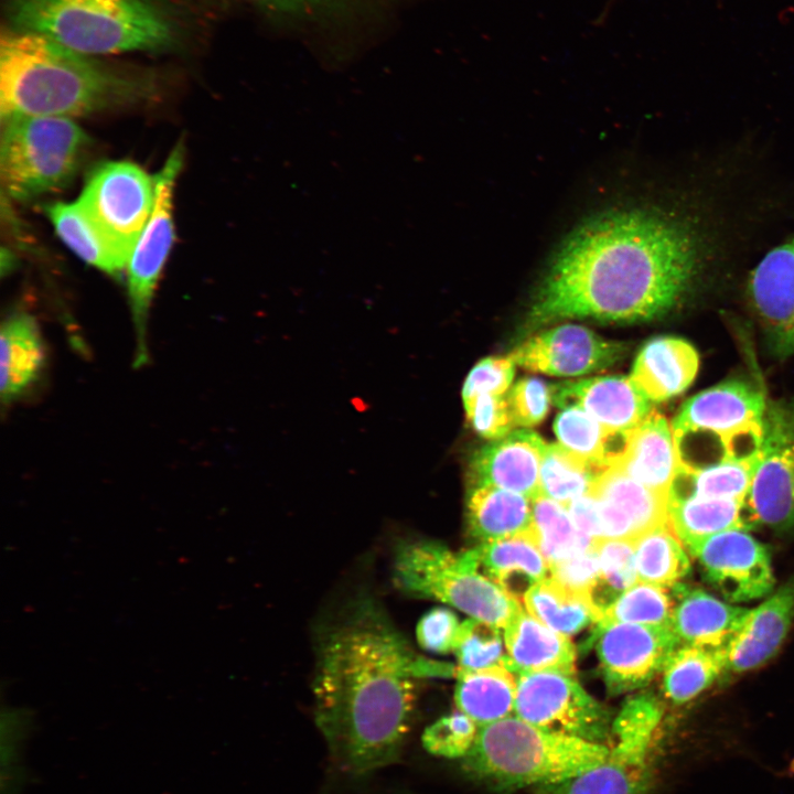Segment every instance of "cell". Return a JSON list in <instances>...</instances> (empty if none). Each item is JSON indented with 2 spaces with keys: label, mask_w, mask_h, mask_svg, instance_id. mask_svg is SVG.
Returning <instances> with one entry per match:
<instances>
[{
  "label": "cell",
  "mask_w": 794,
  "mask_h": 794,
  "mask_svg": "<svg viewBox=\"0 0 794 794\" xmlns=\"http://www.w3.org/2000/svg\"><path fill=\"white\" fill-rule=\"evenodd\" d=\"M699 221L653 207L608 211L558 249L529 311V324L565 318L636 322L679 305L710 256Z\"/></svg>",
  "instance_id": "1"
},
{
  "label": "cell",
  "mask_w": 794,
  "mask_h": 794,
  "mask_svg": "<svg viewBox=\"0 0 794 794\" xmlns=\"http://www.w3.org/2000/svg\"><path fill=\"white\" fill-rule=\"evenodd\" d=\"M455 674L414 648L371 598H357L320 631L312 683L315 722L345 772L398 759L420 679Z\"/></svg>",
  "instance_id": "2"
},
{
  "label": "cell",
  "mask_w": 794,
  "mask_h": 794,
  "mask_svg": "<svg viewBox=\"0 0 794 794\" xmlns=\"http://www.w3.org/2000/svg\"><path fill=\"white\" fill-rule=\"evenodd\" d=\"M154 88L148 71L109 65L32 32L1 34V118H69L140 100Z\"/></svg>",
  "instance_id": "3"
},
{
  "label": "cell",
  "mask_w": 794,
  "mask_h": 794,
  "mask_svg": "<svg viewBox=\"0 0 794 794\" xmlns=\"http://www.w3.org/2000/svg\"><path fill=\"white\" fill-rule=\"evenodd\" d=\"M7 13L11 29L86 55L169 51L183 35L165 0H9Z\"/></svg>",
  "instance_id": "4"
},
{
  "label": "cell",
  "mask_w": 794,
  "mask_h": 794,
  "mask_svg": "<svg viewBox=\"0 0 794 794\" xmlns=\"http://www.w3.org/2000/svg\"><path fill=\"white\" fill-rule=\"evenodd\" d=\"M609 745L554 733L515 715L481 726L465 768L502 788L552 785L599 764Z\"/></svg>",
  "instance_id": "5"
},
{
  "label": "cell",
  "mask_w": 794,
  "mask_h": 794,
  "mask_svg": "<svg viewBox=\"0 0 794 794\" xmlns=\"http://www.w3.org/2000/svg\"><path fill=\"white\" fill-rule=\"evenodd\" d=\"M768 403L749 380L729 379L687 399L672 421L680 466L757 463Z\"/></svg>",
  "instance_id": "6"
},
{
  "label": "cell",
  "mask_w": 794,
  "mask_h": 794,
  "mask_svg": "<svg viewBox=\"0 0 794 794\" xmlns=\"http://www.w3.org/2000/svg\"><path fill=\"white\" fill-rule=\"evenodd\" d=\"M393 573L399 590L440 600L498 629L522 607L480 572L475 549L453 552L432 540H406L396 549Z\"/></svg>",
  "instance_id": "7"
},
{
  "label": "cell",
  "mask_w": 794,
  "mask_h": 794,
  "mask_svg": "<svg viewBox=\"0 0 794 794\" xmlns=\"http://www.w3.org/2000/svg\"><path fill=\"white\" fill-rule=\"evenodd\" d=\"M1 120V182L9 196L30 200L71 181L88 143L71 118L11 116Z\"/></svg>",
  "instance_id": "8"
},
{
  "label": "cell",
  "mask_w": 794,
  "mask_h": 794,
  "mask_svg": "<svg viewBox=\"0 0 794 794\" xmlns=\"http://www.w3.org/2000/svg\"><path fill=\"white\" fill-rule=\"evenodd\" d=\"M661 718L655 698L642 695L627 700L612 722L607 757L571 779L545 786V794H645Z\"/></svg>",
  "instance_id": "9"
},
{
  "label": "cell",
  "mask_w": 794,
  "mask_h": 794,
  "mask_svg": "<svg viewBox=\"0 0 794 794\" xmlns=\"http://www.w3.org/2000/svg\"><path fill=\"white\" fill-rule=\"evenodd\" d=\"M516 717L554 733L597 743L610 741L612 722L608 712L572 674L522 672L516 674Z\"/></svg>",
  "instance_id": "10"
},
{
  "label": "cell",
  "mask_w": 794,
  "mask_h": 794,
  "mask_svg": "<svg viewBox=\"0 0 794 794\" xmlns=\"http://www.w3.org/2000/svg\"><path fill=\"white\" fill-rule=\"evenodd\" d=\"M128 265L154 205V181L128 161L105 162L89 174L77 200Z\"/></svg>",
  "instance_id": "11"
},
{
  "label": "cell",
  "mask_w": 794,
  "mask_h": 794,
  "mask_svg": "<svg viewBox=\"0 0 794 794\" xmlns=\"http://www.w3.org/2000/svg\"><path fill=\"white\" fill-rule=\"evenodd\" d=\"M182 159V149H174L162 169L153 176L154 205L127 265L128 296L136 335V366L148 362L149 309L174 239L172 196Z\"/></svg>",
  "instance_id": "12"
},
{
  "label": "cell",
  "mask_w": 794,
  "mask_h": 794,
  "mask_svg": "<svg viewBox=\"0 0 794 794\" xmlns=\"http://www.w3.org/2000/svg\"><path fill=\"white\" fill-rule=\"evenodd\" d=\"M745 507L750 521L774 528L794 525V398L771 401Z\"/></svg>",
  "instance_id": "13"
},
{
  "label": "cell",
  "mask_w": 794,
  "mask_h": 794,
  "mask_svg": "<svg viewBox=\"0 0 794 794\" xmlns=\"http://www.w3.org/2000/svg\"><path fill=\"white\" fill-rule=\"evenodd\" d=\"M597 653L609 688L643 685L663 668L678 639L672 627L625 622L598 623Z\"/></svg>",
  "instance_id": "14"
},
{
  "label": "cell",
  "mask_w": 794,
  "mask_h": 794,
  "mask_svg": "<svg viewBox=\"0 0 794 794\" xmlns=\"http://www.w3.org/2000/svg\"><path fill=\"white\" fill-rule=\"evenodd\" d=\"M690 552L699 560L707 579L731 601L762 598L773 589L766 548L744 528L710 536Z\"/></svg>",
  "instance_id": "15"
},
{
  "label": "cell",
  "mask_w": 794,
  "mask_h": 794,
  "mask_svg": "<svg viewBox=\"0 0 794 794\" xmlns=\"http://www.w3.org/2000/svg\"><path fill=\"white\" fill-rule=\"evenodd\" d=\"M747 296L770 351L779 357L794 354V235L752 269Z\"/></svg>",
  "instance_id": "16"
},
{
  "label": "cell",
  "mask_w": 794,
  "mask_h": 794,
  "mask_svg": "<svg viewBox=\"0 0 794 794\" xmlns=\"http://www.w3.org/2000/svg\"><path fill=\"white\" fill-rule=\"evenodd\" d=\"M624 347L580 325L567 324L535 335L508 356L524 368L556 376H577L615 363Z\"/></svg>",
  "instance_id": "17"
},
{
  "label": "cell",
  "mask_w": 794,
  "mask_h": 794,
  "mask_svg": "<svg viewBox=\"0 0 794 794\" xmlns=\"http://www.w3.org/2000/svg\"><path fill=\"white\" fill-rule=\"evenodd\" d=\"M589 493L597 500L601 539L635 541L669 522L668 495L641 484L618 466L601 471Z\"/></svg>",
  "instance_id": "18"
},
{
  "label": "cell",
  "mask_w": 794,
  "mask_h": 794,
  "mask_svg": "<svg viewBox=\"0 0 794 794\" xmlns=\"http://www.w3.org/2000/svg\"><path fill=\"white\" fill-rule=\"evenodd\" d=\"M547 444L521 429L476 450L469 464L471 487L495 486L532 500L541 496L540 470Z\"/></svg>",
  "instance_id": "19"
},
{
  "label": "cell",
  "mask_w": 794,
  "mask_h": 794,
  "mask_svg": "<svg viewBox=\"0 0 794 794\" xmlns=\"http://www.w3.org/2000/svg\"><path fill=\"white\" fill-rule=\"evenodd\" d=\"M551 399L560 408L578 407L604 428L625 432L653 410L652 400L625 376H602L552 386Z\"/></svg>",
  "instance_id": "20"
},
{
  "label": "cell",
  "mask_w": 794,
  "mask_h": 794,
  "mask_svg": "<svg viewBox=\"0 0 794 794\" xmlns=\"http://www.w3.org/2000/svg\"><path fill=\"white\" fill-rule=\"evenodd\" d=\"M612 465L641 484L668 495L680 460L667 418L653 409L644 420L626 431L624 449Z\"/></svg>",
  "instance_id": "21"
},
{
  "label": "cell",
  "mask_w": 794,
  "mask_h": 794,
  "mask_svg": "<svg viewBox=\"0 0 794 794\" xmlns=\"http://www.w3.org/2000/svg\"><path fill=\"white\" fill-rule=\"evenodd\" d=\"M794 619V582L749 610L726 646L727 668L752 669L768 661L782 644Z\"/></svg>",
  "instance_id": "22"
},
{
  "label": "cell",
  "mask_w": 794,
  "mask_h": 794,
  "mask_svg": "<svg viewBox=\"0 0 794 794\" xmlns=\"http://www.w3.org/2000/svg\"><path fill=\"white\" fill-rule=\"evenodd\" d=\"M479 570L521 603L525 594L550 576V565L532 527L475 548Z\"/></svg>",
  "instance_id": "23"
},
{
  "label": "cell",
  "mask_w": 794,
  "mask_h": 794,
  "mask_svg": "<svg viewBox=\"0 0 794 794\" xmlns=\"http://www.w3.org/2000/svg\"><path fill=\"white\" fill-rule=\"evenodd\" d=\"M508 668L522 672L575 673L576 651L569 636L548 627L521 607L504 627Z\"/></svg>",
  "instance_id": "24"
},
{
  "label": "cell",
  "mask_w": 794,
  "mask_h": 794,
  "mask_svg": "<svg viewBox=\"0 0 794 794\" xmlns=\"http://www.w3.org/2000/svg\"><path fill=\"white\" fill-rule=\"evenodd\" d=\"M698 367L699 356L690 343L662 336L642 347L630 377L652 401L658 403L685 391Z\"/></svg>",
  "instance_id": "25"
},
{
  "label": "cell",
  "mask_w": 794,
  "mask_h": 794,
  "mask_svg": "<svg viewBox=\"0 0 794 794\" xmlns=\"http://www.w3.org/2000/svg\"><path fill=\"white\" fill-rule=\"evenodd\" d=\"M45 346L36 320L18 312L8 316L0 332V396L3 406L22 397L40 378Z\"/></svg>",
  "instance_id": "26"
},
{
  "label": "cell",
  "mask_w": 794,
  "mask_h": 794,
  "mask_svg": "<svg viewBox=\"0 0 794 794\" xmlns=\"http://www.w3.org/2000/svg\"><path fill=\"white\" fill-rule=\"evenodd\" d=\"M676 591L670 626L684 644L727 646L749 611L700 589L677 586Z\"/></svg>",
  "instance_id": "27"
},
{
  "label": "cell",
  "mask_w": 794,
  "mask_h": 794,
  "mask_svg": "<svg viewBox=\"0 0 794 794\" xmlns=\"http://www.w3.org/2000/svg\"><path fill=\"white\" fill-rule=\"evenodd\" d=\"M282 24L316 31L351 26L378 15L396 0H246Z\"/></svg>",
  "instance_id": "28"
},
{
  "label": "cell",
  "mask_w": 794,
  "mask_h": 794,
  "mask_svg": "<svg viewBox=\"0 0 794 794\" xmlns=\"http://www.w3.org/2000/svg\"><path fill=\"white\" fill-rule=\"evenodd\" d=\"M669 524L690 551L700 541L750 521L744 501L668 495ZM751 522V521H750Z\"/></svg>",
  "instance_id": "29"
},
{
  "label": "cell",
  "mask_w": 794,
  "mask_h": 794,
  "mask_svg": "<svg viewBox=\"0 0 794 794\" xmlns=\"http://www.w3.org/2000/svg\"><path fill=\"white\" fill-rule=\"evenodd\" d=\"M468 524L482 544L523 533L533 524V500L495 486L471 487Z\"/></svg>",
  "instance_id": "30"
},
{
  "label": "cell",
  "mask_w": 794,
  "mask_h": 794,
  "mask_svg": "<svg viewBox=\"0 0 794 794\" xmlns=\"http://www.w3.org/2000/svg\"><path fill=\"white\" fill-rule=\"evenodd\" d=\"M454 699L458 710L479 727L514 715L517 680L503 665L474 672H458Z\"/></svg>",
  "instance_id": "31"
},
{
  "label": "cell",
  "mask_w": 794,
  "mask_h": 794,
  "mask_svg": "<svg viewBox=\"0 0 794 794\" xmlns=\"http://www.w3.org/2000/svg\"><path fill=\"white\" fill-rule=\"evenodd\" d=\"M46 213L62 240L87 264L115 277L127 268L78 201L52 204L46 207Z\"/></svg>",
  "instance_id": "32"
},
{
  "label": "cell",
  "mask_w": 794,
  "mask_h": 794,
  "mask_svg": "<svg viewBox=\"0 0 794 794\" xmlns=\"http://www.w3.org/2000/svg\"><path fill=\"white\" fill-rule=\"evenodd\" d=\"M727 668L725 647L684 644L676 647L663 666V687L675 702L691 700Z\"/></svg>",
  "instance_id": "33"
},
{
  "label": "cell",
  "mask_w": 794,
  "mask_h": 794,
  "mask_svg": "<svg viewBox=\"0 0 794 794\" xmlns=\"http://www.w3.org/2000/svg\"><path fill=\"white\" fill-rule=\"evenodd\" d=\"M554 430L560 446L601 470L611 466L625 446L626 431L608 430L578 407L564 408L555 420Z\"/></svg>",
  "instance_id": "34"
},
{
  "label": "cell",
  "mask_w": 794,
  "mask_h": 794,
  "mask_svg": "<svg viewBox=\"0 0 794 794\" xmlns=\"http://www.w3.org/2000/svg\"><path fill=\"white\" fill-rule=\"evenodd\" d=\"M523 602L533 616L567 636L600 621L587 597L567 589L550 576L530 588Z\"/></svg>",
  "instance_id": "35"
},
{
  "label": "cell",
  "mask_w": 794,
  "mask_h": 794,
  "mask_svg": "<svg viewBox=\"0 0 794 794\" xmlns=\"http://www.w3.org/2000/svg\"><path fill=\"white\" fill-rule=\"evenodd\" d=\"M639 581L672 587L684 578L689 559L669 522L643 534L634 544Z\"/></svg>",
  "instance_id": "36"
},
{
  "label": "cell",
  "mask_w": 794,
  "mask_h": 794,
  "mask_svg": "<svg viewBox=\"0 0 794 794\" xmlns=\"http://www.w3.org/2000/svg\"><path fill=\"white\" fill-rule=\"evenodd\" d=\"M532 529L549 565L571 558L593 545V539L576 526L565 506L543 495L533 500Z\"/></svg>",
  "instance_id": "37"
},
{
  "label": "cell",
  "mask_w": 794,
  "mask_h": 794,
  "mask_svg": "<svg viewBox=\"0 0 794 794\" xmlns=\"http://www.w3.org/2000/svg\"><path fill=\"white\" fill-rule=\"evenodd\" d=\"M755 464L726 460L698 469L680 466L668 495L745 501Z\"/></svg>",
  "instance_id": "38"
},
{
  "label": "cell",
  "mask_w": 794,
  "mask_h": 794,
  "mask_svg": "<svg viewBox=\"0 0 794 794\" xmlns=\"http://www.w3.org/2000/svg\"><path fill=\"white\" fill-rule=\"evenodd\" d=\"M601 471L559 443L547 444L540 470L541 494L567 508L590 492Z\"/></svg>",
  "instance_id": "39"
},
{
  "label": "cell",
  "mask_w": 794,
  "mask_h": 794,
  "mask_svg": "<svg viewBox=\"0 0 794 794\" xmlns=\"http://www.w3.org/2000/svg\"><path fill=\"white\" fill-rule=\"evenodd\" d=\"M593 543L600 564V579L589 599L601 621L608 607L639 581L635 566V541L600 539L593 540Z\"/></svg>",
  "instance_id": "40"
},
{
  "label": "cell",
  "mask_w": 794,
  "mask_h": 794,
  "mask_svg": "<svg viewBox=\"0 0 794 794\" xmlns=\"http://www.w3.org/2000/svg\"><path fill=\"white\" fill-rule=\"evenodd\" d=\"M674 603L666 588L637 581L608 609L599 623L625 622L672 627Z\"/></svg>",
  "instance_id": "41"
},
{
  "label": "cell",
  "mask_w": 794,
  "mask_h": 794,
  "mask_svg": "<svg viewBox=\"0 0 794 794\" xmlns=\"http://www.w3.org/2000/svg\"><path fill=\"white\" fill-rule=\"evenodd\" d=\"M457 654L458 672H474L503 665L508 668L509 658L504 653L498 627L470 619L461 623L453 650Z\"/></svg>",
  "instance_id": "42"
},
{
  "label": "cell",
  "mask_w": 794,
  "mask_h": 794,
  "mask_svg": "<svg viewBox=\"0 0 794 794\" xmlns=\"http://www.w3.org/2000/svg\"><path fill=\"white\" fill-rule=\"evenodd\" d=\"M479 728L474 720L458 710L429 726L422 734V744L434 755L464 758L475 741Z\"/></svg>",
  "instance_id": "43"
},
{
  "label": "cell",
  "mask_w": 794,
  "mask_h": 794,
  "mask_svg": "<svg viewBox=\"0 0 794 794\" xmlns=\"http://www.w3.org/2000/svg\"><path fill=\"white\" fill-rule=\"evenodd\" d=\"M463 405L474 430L486 439H501L515 427L507 397L504 394L479 395L464 401Z\"/></svg>",
  "instance_id": "44"
},
{
  "label": "cell",
  "mask_w": 794,
  "mask_h": 794,
  "mask_svg": "<svg viewBox=\"0 0 794 794\" xmlns=\"http://www.w3.org/2000/svg\"><path fill=\"white\" fill-rule=\"evenodd\" d=\"M514 426L539 423L548 412L551 388L538 378L518 380L506 395Z\"/></svg>",
  "instance_id": "45"
},
{
  "label": "cell",
  "mask_w": 794,
  "mask_h": 794,
  "mask_svg": "<svg viewBox=\"0 0 794 794\" xmlns=\"http://www.w3.org/2000/svg\"><path fill=\"white\" fill-rule=\"evenodd\" d=\"M515 363L506 357L491 356L480 361L469 373L463 388V403L479 395H503L515 375Z\"/></svg>",
  "instance_id": "46"
},
{
  "label": "cell",
  "mask_w": 794,
  "mask_h": 794,
  "mask_svg": "<svg viewBox=\"0 0 794 794\" xmlns=\"http://www.w3.org/2000/svg\"><path fill=\"white\" fill-rule=\"evenodd\" d=\"M550 577L567 589L589 599L600 579V564L594 543L589 549L550 565Z\"/></svg>",
  "instance_id": "47"
},
{
  "label": "cell",
  "mask_w": 794,
  "mask_h": 794,
  "mask_svg": "<svg viewBox=\"0 0 794 794\" xmlns=\"http://www.w3.org/2000/svg\"><path fill=\"white\" fill-rule=\"evenodd\" d=\"M460 626L461 623L451 610L434 608L417 623V641L426 651L447 653L454 650Z\"/></svg>",
  "instance_id": "48"
}]
</instances>
